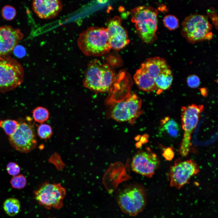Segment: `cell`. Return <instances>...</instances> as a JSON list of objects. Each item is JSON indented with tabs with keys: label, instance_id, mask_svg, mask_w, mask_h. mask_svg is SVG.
<instances>
[{
	"label": "cell",
	"instance_id": "16",
	"mask_svg": "<svg viewBox=\"0 0 218 218\" xmlns=\"http://www.w3.org/2000/svg\"><path fill=\"white\" fill-rule=\"evenodd\" d=\"M170 69V66L166 61L159 57L147 59L142 63L139 68L154 79L159 74Z\"/></svg>",
	"mask_w": 218,
	"mask_h": 218
},
{
	"label": "cell",
	"instance_id": "9",
	"mask_svg": "<svg viewBox=\"0 0 218 218\" xmlns=\"http://www.w3.org/2000/svg\"><path fill=\"white\" fill-rule=\"evenodd\" d=\"M38 203L48 209H59L63 206L65 189L60 184L45 182L34 191Z\"/></svg>",
	"mask_w": 218,
	"mask_h": 218
},
{
	"label": "cell",
	"instance_id": "1",
	"mask_svg": "<svg viewBox=\"0 0 218 218\" xmlns=\"http://www.w3.org/2000/svg\"><path fill=\"white\" fill-rule=\"evenodd\" d=\"M77 42L80 50L87 56H102L111 49L106 28L103 27L88 28L80 34Z\"/></svg>",
	"mask_w": 218,
	"mask_h": 218
},
{
	"label": "cell",
	"instance_id": "6",
	"mask_svg": "<svg viewBox=\"0 0 218 218\" xmlns=\"http://www.w3.org/2000/svg\"><path fill=\"white\" fill-rule=\"evenodd\" d=\"M146 200L144 189L137 184L124 187L117 196L118 203L122 210L132 215H136L143 210Z\"/></svg>",
	"mask_w": 218,
	"mask_h": 218
},
{
	"label": "cell",
	"instance_id": "13",
	"mask_svg": "<svg viewBox=\"0 0 218 218\" xmlns=\"http://www.w3.org/2000/svg\"><path fill=\"white\" fill-rule=\"evenodd\" d=\"M106 28L111 49L120 50L129 43L127 33L123 27L119 17L115 16L111 19Z\"/></svg>",
	"mask_w": 218,
	"mask_h": 218
},
{
	"label": "cell",
	"instance_id": "20",
	"mask_svg": "<svg viewBox=\"0 0 218 218\" xmlns=\"http://www.w3.org/2000/svg\"><path fill=\"white\" fill-rule=\"evenodd\" d=\"M19 200L14 198L7 199L3 205V209L5 212L10 216H14L18 213L20 208Z\"/></svg>",
	"mask_w": 218,
	"mask_h": 218
},
{
	"label": "cell",
	"instance_id": "17",
	"mask_svg": "<svg viewBox=\"0 0 218 218\" xmlns=\"http://www.w3.org/2000/svg\"><path fill=\"white\" fill-rule=\"evenodd\" d=\"M133 78L138 87L144 91L150 92L157 90L155 79L147 75L139 69L136 71Z\"/></svg>",
	"mask_w": 218,
	"mask_h": 218
},
{
	"label": "cell",
	"instance_id": "24",
	"mask_svg": "<svg viewBox=\"0 0 218 218\" xmlns=\"http://www.w3.org/2000/svg\"><path fill=\"white\" fill-rule=\"evenodd\" d=\"M165 26L170 30H174L179 26V21L177 18L172 15H165L163 19Z\"/></svg>",
	"mask_w": 218,
	"mask_h": 218
},
{
	"label": "cell",
	"instance_id": "10",
	"mask_svg": "<svg viewBox=\"0 0 218 218\" xmlns=\"http://www.w3.org/2000/svg\"><path fill=\"white\" fill-rule=\"evenodd\" d=\"M15 133L9 136L10 144L16 150L28 153L36 147L37 140L33 125L29 122L21 121Z\"/></svg>",
	"mask_w": 218,
	"mask_h": 218
},
{
	"label": "cell",
	"instance_id": "12",
	"mask_svg": "<svg viewBox=\"0 0 218 218\" xmlns=\"http://www.w3.org/2000/svg\"><path fill=\"white\" fill-rule=\"evenodd\" d=\"M160 163L157 155L148 148L135 153L132 160L131 167L134 172L150 178L154 173Z\"/></svg>",
	"mask_w": 218,
	"mask_h": 218
},
{
	"label": "cell",
	"instance_id": "29",
	"mask_svg": "<svg viewBox=\"0 0 218 218\" xmlns=\"http://www.w3.org/2000/svg\"><path fill=\"white\" fill-rule=\"evenodd\" d=\"M13 50L14 54L18 58H22L26 54V51L25 48L21 45H16Z\"/></svg>",
	"mask_w": 218,
	"mask_h": 218
},
{
	"label": "cell",
	"instance_id": "30",
	"mask_svg": "<svg viewBox=\"0 0 218 218\" xmlns=\"http://www.w3.org/2000/svg\"><path fill=\"white\" fill-rule=\"evenodd\" d=\"M162 155L166 160H170L174 156V153L171 148L168 147L164 150Z\"/></svg>",
	"mask_w": 218,
	"mask_h": 218
},
{
	"label": "cell",
	"instance_id": "28",
	"mask_svg": "<svg viewBox=\"0 0 218 218\" xmlns=\"http://www.w3.org/2000/svg\"><path fill=\"white\" fill-rule=\"evenodd\" d=\"M187 83L190 87L195 88L199 86L200 81L199 78L197 75H192L187 77Z\"/></svg>",
	"mask_w": 218,
	"mask_h": 218
},
{
	"label": "cell",
	"instance_id": "11",
	"mask_svg": "<svg viewBox=\"0 0 218 218\" xmlns=\"http://www.w3.org/2000/svg\"><path fill=\"white\" fill-rule=\"evenodd\" d=\"M199 171V166L194 160L177 159L170 167V186L180 189L188 183L191 177Z\"/></svg>",
	"mask_w": 218,
	"mask_h": 218
},
{
	"label": "cell",
	"instance_id": "18",
	"mask_svg": "<svg viewBox=\"0 0 218 218\" xmlns=\"http://www.w3.org/2000/svg\"><path fill=\"white\" fill-rule=\"evenodd\" d=\"M173 75L170 69L158 75L155 79V83L157 93L169 89L173 81Z\"/></svg>",
	"mask_w": 218,
	"mask_h": 218
},
{
	"label": "cell",
	"instance_id": "19",
	"mask_svg": "<svg viewBox=\"0 0 218 218\" xmlns=\"http://www.w3.org/2000/svg\"><path fill=\"white\" fill-rule=\"evenodd\" d=\"M161 129L173 137L179 135L180 128L177 123L173 119L166 117L160 121Z\"/></svg>",
	"mask_w": 218,
	"mask_h": 218
},
{
	"label": "cell",
	"instance_id": "15",
	"mask_svg": "<svg viewBox=\"0 0 218 218\" xmlns=\"http://www.w3.org/2000/svg\"><path fill=\"white\" fill-rule=\"evenodd\" d=\"M33 10L40 18H51L56 17L61 11L62 4L58 0H36L32 2Z\"/></svg>",
	"mask_w": 218,
	"mask_h": 218
},
{
	"label": "cell",
	"instance_id": "8",
	"mask_svg": "<svg viewBox=\"0 0 218 218\" xmlns=\"http://www.w3.org/2000/svg\"><path fill=\"white\" fill-rule=\"evenodd\" d=\"M141 100L136 94H128L113 104L110 116L119 122L130 121L133 124L141 114Z\"/></svg>",
	"mask_w": 218,
	"mask_h": 218
},
{
	"label": "cell",
	"instance_id": "7",
	"mask_svg": "<svg viewBox=\"0 0 218 218\" xmlns=\"http://www.w3.org/2000/svg\"><path fill=\"white\" fill-rule=\"evenodd\" d=\"M202 105L193 104L181 108V121L184 131L179 153L183 157L187 155L191 146V134L199 121L200 114L203 111Z\"/></svg>",
	"mask_w": 218,
	"mask_h": 218
},
{
	"label": "cell",
	"instance_id": "31",
	"mask_svg": "<svg viewBox=\"0 0 218 218\" xmlns=\"http://www.w3.org/2000/svg\"><path fill=\"white\" fill-rule=\"evenodd\" d=\"M201 92L202 95L203 96H205L206 94V89L204 88H202L201 89Z\"/></svg>",
	"mask_w": 218,
	"mask_h": 218
},
{
	"label": "cell",
	"instance_id": "32",
	"mask_svg": "<svg viewBox=\"0 0 218 218\" xmlns=\"http://www.w3.org/2000/svg\"></svg>",
	"mask_w": 218,
	"mask_h": 218
},
{
	"label": "cell",
	"instance_id": "27",
	"mask_svg": "<svg viewBox=\"0 0 218 218\" xmlns=\"http://www.w3.org/2000/svg\"><path fill=\"white\" fill-rule=\"evenodd\" d=\"M6 169L7 172L10 175L14 176L18 175L20 170L19 165L13 162H10L8 164Z\"/></svg>",
	"mask_w": 218,
	"mask_h": 218
},
{
	"label": "cell",
	"instance_id": "23",
	"mask_svg": "<svg viewBox=\"0 0 218 218\" xmlns=\"http://www.w3.org/2000/svg\"><path fill=\"white\" fill-rule=\"evenodd\" d=\"M38 136L41 139L47 140L50 138L52 134V129L48 124H41L37 128Z\"/></svg>",
	"mask_w": 218,
	"mask_h": 218
},
{
	"label": "cell",
	"instance_id": "2",
	"mask_svg": "<svg viewBox=\"0 0 218 218\" xmlns=\"http://www.w3.org/2000/svg\"><path fill=\"white\" fill-rule=\"evenodd\" d=\"M115 78L114 71L108 65L95 60L88 65L83 84L85 87L90 90L106 92L111 87Z\"/></svg>",
	"mask_w": 218,
	"mask_h": 218
},
{
	"label": "cell",
	"instance_id": "26",
	"mask_svg": "<svg viewBox=\"0 0 218 218\" xmlns=\"http://www.w3.org/2000/svg\"><path fill=\"white\" fill-rule=\"evenodd\" d=\"M1 14L4 19L7 20H11L15 17L16 12L15 9L13 6L6 5L2 8Z\"/></svg>",
	"mask_w": 218,
	"mask_h": 218
},
{
	"label": "cell",
	"instance_id": "4",
	"mask_svg": "<svg viewBox=\"0 0 218 218\" xmlns=\"http://www.w3.org/2000/svg\"><path fill=\"white\" fill-rule=\"evenodd\" d=\"M212 28L207 16L196 14L185 18L182 23L181 32L188 41L194 43L212 39Z\"/></svg>",
	"mask_w": 218,
	"mask_h": 218
},
{
	"label": "cell",
	"instance_id": "5",
	"mask_svg": "<svg viewBox=\"0 0 218 218\" xmlns=\"http://www.w3.org/2000/svg\"><path fill=\"white\" fill-rule=\"evenodd\" d=\"M24 76L23 67L19 62L10 57L0 56V92L18 87L23 82Z\"/></svg>",
	"mask_w": 218,
	"mask_h": 218
},
{
	"label": "cell",
	"instance_id": "14",
	"mask_svg": "<svg viewBox=\"0 0 218 218\" xmlns=\"http://www.w3.org/2000/svg\"><path fill=\"white\" fill-rule=\"evenodd\" d=\"M23 35L18 29L9 26L0 27V56H5L13 50Z\"/></svg>",
	"mask_w": 218,
	"mask_h": 218
},
{
	"label": "cell",
	"instance_id": "3",
	"mask_svg": "<svg viewBox=\"0 0 218 218\" xmlns=\"http://www.w3.org/2000/svg\"><path fill=\"white\" fill-rule=\"evenodd\" d=\"M158 10L150 6H140L131 11V20L140 38L150 43L155 40L158 24Z\"/></svg>",
	"mask_w": 218,
	"mask_h": 218
},
{
	"label": "cell",
	"instance_id": "21",
	"mask_svg": "<svg viewBox=\"0 0 218 218\" xmlns=\"http://www.w3.org/2000/svg\"><path fill=\"white\" fill-rule=\"evenodd\" d=\"M19 123L16 120L7 119L0 120V127L9 136L13 134L17 130Z\"/></svg>",
	"mask_w": 218,
	"mask_h": 218
},
{
	"label": "cell",
	"instance_id": "25",
	"mask_svg": "<svg viewBox=\"0 0 218 218\" xmlns=\"http://www.w3.org/2000/svg\"><path fill=\"white\" fill-rule=\"evenodd\" d=\"M10 182L13 188L21 189L25 187L27 181L24 176L22 175H20L13 177L11 179Z\"/></svg>",
	"mask_w": 218,
	"mask_h": 218
},
{
	"label": "cell",
	"instance_id": "22",
	"mask_svg": "<svg viewBox=\"0 0 218 218\" xmlns=\"http://www.w3.org/2000/svg\"><path fill=\"white\" fill-rule=\"evenodd\" d=\"M32 116L34 120L38 123H42L48 118L49 113L45 108L38 107L32 111Z\"/></svg>",
	"mask_w": 218,
	"mask_h": 218
}]
</instances>
